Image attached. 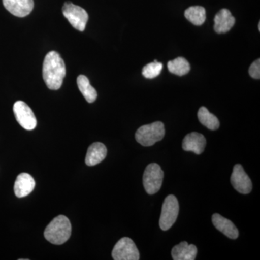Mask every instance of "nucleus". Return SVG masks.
I'll use <instances>...</instances> for the list:
<instances>
[{"label": "nucleus", "instance_id": "1", "mask_svg": "<svg viewBox=\"0 0 260 260\" xmlns=\"http://www.w3.org/2000/svg\"><path fill=\"white\" fill-rule=\"evenodd\" d=\"M66 75V67L62 58L56 51L48 53L43 64V78L50 90H59Z\"/></svg>", "mask_w": 260, "mask_h": 260}, {"label": "nucleus", "instance_id": "2", "mask_svg": "<svg viewBox=\"0 0 260 260\" xmlns=\"http://www.w3.org/2000/svg\"><path fill=\"white\" fill-rule=\"evenodd\" d=\"M72 225L69 219L64 215H59L51 220L44 231V237L48 242L61 245L70 239Z\"/></svg>", "mask_w": 260, "mask_h": 260}, {"label": "nucleus", "instance_id": "3", "mask_svg": "<svg viewBox=\"0 0 260 260\" xmlns=\"http://www.w3.org/2000/svg\"><path fill=\"white\" fill-rule=\"evenodd\" d=\"M165 127L161 121L140 126L135 133V139L143 146H152L165 136Z\"/></svg>", "mask_w": 260, "mask_h": 260}, {"label": "nucleus", "instance_id": "4", "mask_svg": "<svg viewBox=\"0 0 260 260\" xmlns=\"http://www.w3.org/2000/svg\"><path fill=\"white\" fill-rule=\"evenodd\" d=\"M179 211V202L177 198L174 195H169L164 200L159 220V225L162 231H167L172 228L177 220Z\"/></svg>", "mask_w": 260, "mask_h": 260}, {"label": "nucleus", "instance_id": "5", "mask_svg": "<svg viewBox=\"0 0 260 260\" xmlns=\"http://www.w3.org/2000/svg\"><path fill=\"white\" fill-rule=\"evenodd\" d=\"M164 177V172L158 164H149L143 174V185L146 192L156 194L161 187Z\"/></svg>", "mask_w": 260, "mask_h": 260}, {"label": "nucleus", "instance_id": "6", "mask_svg": "<svg viewBox=\"0 0 260 260\" xmlns=\"http://www.w3.org/2000/svg\"><path fill=\"white\" fill-rule=\"evenodd\" d=\"M63 15L72 26L79 31H83L88 20V14L83 8L72 3H65L62 8Z\"/></svg>", "mask_w": 260, "mask_h": 260}, {"label": "nucleus", "instance_id": "7", "mask_svg": "<svg viewBox=\"0 0 260 260\" xmlns=\"http://www.w3.org/2000/svg\"><path fill=\"white\" fill-rule=\"evenodd\" d=\"M112 257L114 260H138L140 253L134 242L129 238L124 237L114 246Z\"/></svg>", "mask_w": 260, "mask_h": 260}, {"label": "nucleus", "instance_id": "8", "mask_svg": "<svg viewBox=\"0 0 260 260\" xmlns=\"http://www.w3.org/2000/svg\"><path fill=\"white\" fill-rule=\"evenodd\" d=\"M13 112L16 120L20 126L26 130L35 129L37 125V118L32 109L22 101L15 102L13 106Z\"/></svg>", "mask_w": 260, "mask_h": 260}, {"label": "nucleus", "instance_id": "9", "mask_svg": "<svg viewBox=\"0 0 260 260\" xmlns=\"http://www.w3.org/2000/svg\"><path fill=\"white\" fill-rule=\"evenodd\" d=\"M231 182L234 189L241 194H247L252 190V183L240 164L234 167Z\"/></svg>", "mask_w": 260, "mask_h": 260}, {"label": "nucleus", "instance_id": "10", "mask_svg": "<svg viewBox=\"0 0 260 260\" xmlns=\"http://www.w3.org/2000/svg\"><path fill=\"white\" fill-rule=\"evenodd\" d=\"M5 9L11 14L23 18L31 13L34 9V0H3Z\"/></svg>", "mask_w": 260, "mask_h": 260}, {"label": "nucleus", "instance_id": "11", "mask_svg": "<svg viewBox=\"0 0 260 260\" xmlns=\"http://www.w3.org/2000/svg\"><path fill=\"white\" fill-rule=\"evenodd\" d=\"M206 145V139L203 135L191 133L186 135L182 142V148L185 151H191L195 154L203 153Z\"/></svg>", "mask_w": 260, "mask_h": 260}, {"label": "nucleus", "instance_id": "12", "mask_svg": "<svg viewBox=\"0 0 260 260\" xmlns=\"http://www.w3.org/2000/svg\"><path fill=\"white\" fill-rule=\"evenodd\" d=\"M36 182L34 178L27 174L22 173L19 174L15 182V194L19 198L28 196L35 188Z\"/></svg>", "mask_w": 260, "mask_h": 260}, {"label": "nucleus", "instance_id": "13", "mask_svg": "<svg viewBox=\"0 0 260 260\" xmlns=\"http://www.w3.org/2000/svg\"><path fill=\"white\" fill-rule=\"evenodd\" d=\"M235 18L228 9H222L217 13L214 18V30L217 34L229 32L235 24Z\"/></svg>", "mask_w": 260, "mask_h": 260}, {"label": "nucleus", "instance_id": "14", "mask_svg": "<svg viewBox=\"0 0 260 260\" xmlns=\"http://www.w3.org/2000/svg\"><path fill=\"white\" fill-rule=\"evenodd\" d=\"M212 221L214 226L226 237L232 239H236L239 237V231L229 219L224 218L218 213H215L212 217Z\"/></svg>", "mask_w": 260, "mask_h": 260}, {"label": "nucleus", "instance_id": "15", "mask_svg": "<svg viewBox=\"0 0 260 260\" xmlns=\"http://www.w3.org/2000/svg\"><path fill=\"white\" fill-rule=\"evenodd\" d=\"M107 155V149L102 143H94L90 145L87 151L85 164L89 167H93L100 164Z\"/></svg>", "mask_w": 260, "mask_h": 260}, {"label": "nucleus", "instance_id": "16", "mask_svg": "<svg viewBox=\"0 0 260 260\" xmlns=\"http://www.w3.org/2000/svg\"><path fill=\"white\" fill-rule=\"evenodd\" d=\"M198 254V249L194 244H189L186 242L174 246L172 251L173 259L194 260Z\"/></svg>", "mask_w": 260, "mask_h": 260}, {"label": "nucleus", "instance_id": "17", "mask_svg": "<svg viewBox=\"0 0 260 260\" xmlns=\"http://www.w3.org/2000/svg\"><path fill=\"white\" fill-rule=\"evenodd\" d=\"M78 88L88 103H93L97 99V91L90 85L88 78L85 75H79L77 79Z\"/></svg>", "mask_w": 260, "mask_h": 260}, {"label": "nucleus", "instance_id": "18", "mask_svg": "<svg viewBox=\"0 0 260 260\" xmlns=\"http://www.w3.org/2000/svg\"><path fill=\"white\" fill-rule=\"evenodd\" d=\"M184 16L195 25H202L206 20V10L203 7L192 6L184 12Z\"/></svg>", "mask_w": 260, "mask_h": 260}, {"label": "nucleus", "instance_id": "19", "mask_svg": "<svg viewBox=\"0 0 260 260\" xmlns=\"http://www.w3.org/2000/svg\"><path fill=\"white\" fill-rule=\"evenodd\" d=\"M198 116L200 122L206 126L208 129L216 130L220 126V121L218 118L214 114H211L207 108L204 107L200 108L198 111Z\"/></svg>", "mask_w": 260, "mask_h": 260}, {"label": "nucleus", "instance_id": "20", "mask_svg": "<svg viewBox=\"0 0 260 260\" xmlns=\"http://www.w3.org/2000/svg\"><path fill=\"white\" fill-rule=\"evenodd\" d=\"M167 66L171 73L177 75L178 76H183L190 71L189 63L183 57H178L174 60L169 61Z\"/></svg>", "mask_w": 260, "mask_h": 260}, {"label": "nucleus", "instance_id": "21", "mask_svg": "<svg viewBox=\"0 0 260 260\" xmlns=\"http://www.w3.org/2000/svg\"><path fill=\"white\" fill-rule=\"evenodd\" d=\"M162 69V64L161 62H158L156 59L153 62L149 63L145 65L143 68V76L148 79H153L156 78L161 73Z\"/></svg>", "mask_w": 260, "mask_h": 260}, {"label": "nucleus", "instance_id": "22", "mask_svg": "<svg viewBox=\"0 0 260 260\" xmlns=\"http://www.w3.org/2000/svg\"><path fill=\"white\" fill-rule=\"evenodd\" d=\"M249 73L251 78L259 80L260 78V59H257L251 64Z\"/></svg>", "mask_w": 260, "mask_h": 260}, {"label": "nucleus", "instance_id": "23", "mask_svg": "<svg viewBox=\"0 0 260 260\" xmlns=\"http://www.w3.org/2000/svg\"><path fill=\"white\" fill-rule=\"evenodd\" d=\"M258 28H259V30H260V23L258 25Z\"/></svg>", "mask_w": 260, "mask_h": 260}]
</instances>
